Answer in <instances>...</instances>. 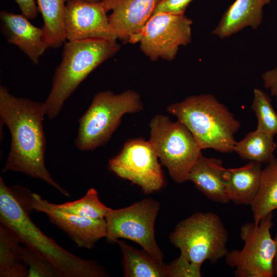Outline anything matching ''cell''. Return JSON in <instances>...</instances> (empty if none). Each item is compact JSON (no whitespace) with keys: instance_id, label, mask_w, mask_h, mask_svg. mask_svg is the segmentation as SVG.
I'll return each mask as SVG.
<instances>
[{"instance_id":"cell-1","label":"cell","mask_w":277,"mask_h":277,"mask_svg":"<svg viewBox=\"0 0 277 277\" xmlns=\"http://www.w3.org/2000/svg\"><path fill=\"white\" fill-rule=\"evenodd\" d=\"M45 115L44 102L15 96L6 87L0 86L1 122L8 127L11 137L3 172L10 170L40 179L69 197V193L52 179L45 165Z\"/></svg>"},{"instance_id":"cell-2","label":"cell","mask_w":277,"mask_h":277,"mask_svg":"<svg viewBox=\"0 0 277 277\" xmlns=\"http://www.w3.org/2000/svg\"><path fill=\"white\" fill-rule=\"evenodd\" d=\"M0 222L25 246L48 260L62 277H106L108 274L97 262L81 259L45 235L29 217L11 188L0 177Z\"/></svg>"},{"instance_id":"cell-3","label":"cell","mask_w":277,"mask_h":277,"mask_svg":"<svg viewBox=\"0 0 277 277\" xmlns=\"http://www.w3.org/2000/svg\"><path fill=\"white\" fill-rule=\"evenodd\" d=\"M167 110L189 129L202 150L212 149L223 153L233 151L240 123L214 95L190 96L170 104Z\"/></svg>"},{"instance_id":"cell-4","label":"cell","mask_w":277,"mask_h":277,"mask_svg":"<svg viewBox=\"0 0 277 277\" xmlns=\"http://www.w3.org/2000/svg\"><path fill=\"white\" fill-rule=\"evenodd\" d=\"M120 48L117 42L98 38L65 42L62 61L55 70L51 91L44 102L48 118L57 116L81 83L98 66L115 55Z\"/></svg>"},{"instance_id":"cell-5","label":"cell","mask_w":277,"mask_h":277,"mask_svg":"<svg viewBox=\"0 0 277 277\" xmlns=\"http://www.w3.org/2000/svg\"><path fill=\"white\" fill-rule=\"evenodd\" d=\"M143 109L140 94L127 89L119 93L110 90L96 93L90 105L78 120L74 144L83 151H93L110 138L127 113H136Z\"/></svg>"},{"instance_id":"cell-6","label":"cell","mask_w":277,"mask_h":277,"mask_svg":"<svg viewBox=\"0 0 277 277\" xmlns=\"http://www.w3.org/2000/svg\"><path fill=\"white\" fill-rule=\"evenodd\" d=\"M180 255L202 266L216 263L228 252L227 231L220 216L211 212H195L179 222L169 236Z\"/></svg>"},{"instance_id":"cell-7","label":"cell","mask_w":277,"mask_h":277,"mask_svg":"<svg viewBox=\"0 0 277 277\" xmlns=\"http://www.w3.org/2000/svg\"><path fill=\"white\" fill-rule=\"evenodd\" d=\"M149 141L161 165L174 182L187 181L189 173L202 155L200 146L189 129L181 122L157 114L149 123Z\"/></svg>"},{"instance_id":"cell-8","label":"cell","mask_w":277,"mask_h":277,"mask_svg":"<svg viewBox=\"0 0 277 277\" xmlns=\"http://www.w3.org/2000/svg\"><path fill=\"white\" fill-rule=\"evenodd\" d=\"M272 212L259 223L248 222L241 227L240 237L244 242L241 249L228 251L226 264L234 269L236 277H273V261L275 245L270 230Z\"/></svg>"},{"instance_id":"cell-9","label":"cell","mask_w":277,"mask_h":277,"mask_svg":"<svg viewBox=\"0 0 277 277\" xmlns=\"http://www.w3.org/2000/svg\"><path fill=\"white\" fill-rule=\"evenodd\" d=\"M160 209L159 202L145 198L121 209H111L105 217L106 238L115 243L120 239L133 241L160 260L164 254L156 243L154 225Z\"/></svg>"},{"instance_id":"cell-10","label":"cell","mask_w":277,"mask_h":277,"mask_svg":"<svg viewBox=\"0 0 277 277\" xmlns=\"http://www.w3.org/2000/svg\"><path fill=\"white\" fill-rule=\"evenodd\" d=\"M158 159L149 141L133 138L127 141L120 152L109 160L108 168L148 194L160 190L165 184Z\"/></svg>"},{"instance_id":"cell-11","label":"cell","mask_w":277,"mask_h":277,"mask_svg":"<svg viewBox=\"0 0 277 277\" xmlns=\"http://www.w3.org/2000/svg\"><path fill=\"white\" fill-rule=\"evenodd\" d=\"M191 19L184 14L161 12L153 15L139 34L141 51L150 61L160 58L171 61L180 46L191 42Z\"/></svg>"},{"instance_id":"cell-12","label":"cell","mask_w":277,"mask_h":277,"mask_svg":"<svg viewBox=\"0 0 277 277\" xmlns=\"http://www.w3.org/2000/svg\"><path fill=\"white\" fill-rule=\"evenodd\" d=\"M24 196L22 205L28 212L35 210L44 213L52 224L66 233L79 247L92 249L99 240L106 238L105 219H93L64 212L56 204L28 190Z\"/></svg>"},{"instance_id":"cell-13","label":"cell","mask_w":277,"mask_h":277,"mask_svg":"<svg viewBox=\"0 0 277 277\" xmlns=\"http://www.w3.org/2000/svg\"><path fill=\"white\" fill-rule=\"evenodd\" d=\"M104 6L101 2L69 0L66 4L64 23L67 39L90 38L117 42Z\"/></svg>"},{"instance_id":"cell-14","label":"cell","mask_w":277,"mask_h":277,"mask_svg":"<svg viewBox=\"0 0 277 277\" xmlns=\"http://www.w3.org/2000/svg\"><path fill=\"white\" fill-rule=\"evenodd\" d=\"M161 0H103L117 39L135 44L144 27Z\"/></svg>"},{"instance_id":"cell-15","label":"cell","mask_w":277,"mask_h":277,"mask_svg":"<svg viewBox=\"0 0 277 277\" xmlns=\"http://www.w3.org/2000/svg\"><path fill=\"white\" fill-rule=\"evenodd\" d=\"M24 15L3 10L1 29L7 41L17 46L35 65L48 46L42 28L32 25Z\"/></svg>"},{"instance_id":"cell-16","label":"cell","mask_w":277,"mask_h":277,"mask_svg":"<svg viewBox=\"0 0 277 277\" xmlns=\"http://www.w3.org/2000/svg\"><path fill=\"white\" fill-rule=\"evenodd\" d=\"M270 2V0H235L223 14L212 34L223 39L247 27L257 29L262 22L263 7Z\"/></svg>"},{"instance_id":"cell-17","label":"cell","mask_w":277,"mask_h":277,"mask_svg":"<svg viewBox=\"0 0 277 277\" xmlns=\"http://www.w3.org/2000/svg\"><path fill=\"white\" fill-rule=\"evenodd\" d=\"M225 169L221 159L202 155L190 170L187 181L211 201L226 204L230 201L224 177Z\"/></svg>"},{"instance_id":"cell-18","label":"cell","mask_w":277,"mask_h":277,"mask_svg":"<svg viewBox=\"0 0 277 277\" xmlns=\"http://www.w3.org/2000/svg\"><path fill=\"white\" fill-rule=\"evenodd\" d=\"M262 166L249 161L240 167L225 168L224 177L230 202L237 205H251L259 189Z\"/></svg>"},{"instance_id":"cell-19","label":"cell","mask_w":277,"mask_h":277,"mask_svg":"<svg viewBox=\"0 0 277 277\" xmlns=\"http://www.w3.org/2000/svg\"><path fill=\"white\" fill-rule=\"evenodd\" d=\"M123 256L126 277H168L167 265L145 250H139L120 239L116 241Z\"/></svg>"},{"instance_id":"cell-20","label":"cell","mask_w":277,"mask_h":277,"mask_svg":"<svg viewBox=\"0 0 277 277\" xmlns=\"http://www.w3.org/2000/svg\"><path fill=\"white\" fill-rule=\"evenodd\" d=\"M43 19L42 27L48 48L60 47L67 39L64 16L65 5L69 0H36Z\"/></svg>"},{"instance_id":"cell-21","label":"cell","mask_w":277,"mask_h":277,"mask_svg":"<svg viewBox=\"0 0 277 277\" xmlns=\"http://www.w3.org/2000/svg\"><path fill=\"white\" fill-rule=\"evenodd\" d=\"M250 206L255 223L277 209V159L262 169L259 189Z\"/></svg>"},{"instance_id":"cell-22","label":"cell","mask_w":277,"mask_h":277,"mask_svg":"<svg viewBox=\"0 0 277 277\" xmlns=\"http://www.w3.org/2000/svg\"><path fill=\"white\" fill-rule=\"evenodd\" d=\"M274 136L256 129L236 142L233 151L243 160L267 164L275 157Z\"/></svg>"},{"instance_id":"cell-23","label":"cell","mask_w":277,"mask_h":277,"mask_svg":"<svg viewBox=\"0 0 277 277\" xmlns=\"http://www.w3.org/2000/svg\"><path fill=\"white\" fill-rule=\"evenodd\" d=\"M17 237L8 228L0 226V276L26 277L28 269L20 255Z\"/></svg>"},{"instance_id":"cell-24","label":"cell","mask_w":277,"mask_h":277,"mask_svg":"<svg viewBox=\"0 0 277 277\" xmlns=\"http://www.w3.org/2000/svg\"><path fill=\"white\" fill-rule=\"evenodd\" d=\"M56 206L64 212L93 219H105L112 209L101 201L98 192L94 188L88 189L79 200Z\"/></svg>"},{"instance_id":"cell-25","label":"cell","mask_w":277,"mask_h":277,"mask_svg":"<svg viewBox=\"0 0 277 277\" xmlns=\"http://www.w3.org/2000/svg\"><path fill=\"white\" fill-rule=\"evenodd\" d=\"M251 108L256 117V129L274 136L277 135V113L268 95L260 89H254Z\"/></svg>"},{"instance_id":"cell-26","label":"cell","mask_w":277,"mask_h":277,"mask_svg":"<svg viewBox=\"0 0 277 277\" xmlns=\"http://www.w3.org/2000/svg\"><path fill=\"white\" fill-rule=\"evenodd\" d=\"M22 261L28 269L27 277H54L58 275L53 265L33 250L21 246Z\"/></svg>"},{"instance_id":"cell-27","label":"cell","mask_w":277,"mask_h":277,"mask_svg":"<svg viewBox=\"0 0 277 277\" xmlns=\"http://www.w3.org/2000/svg\"><path fill=\"white\" fill-rule=\"evenodd\" d=\"M168 277H201V266L195 265L180 255L167 265Z\"/></svg>"},{"instance_id":"cell-28","label":"cell","mask_w":277,"mask_h":277,"mask_svg":"<svg viewBox=\"0 0 277 277\" xmlns=\"http://www.w3.org/2000/svg\"><path fill=\"white\" fill-rule=\"evenodd\" d=\"M192 1L161 0L155 9L152 15L161 12L174 14H184L187 7Z\"/></svg>"},{"instance_id":"cell-29","label":"cell","mask_w":277,"mask_h":277,"mask_svg":"<svg viewBox=\"0 0 277 277\" xmlns=\"http://www.w3.org/2000/svg\"><path fill=\"white\" fill-rule=\"evenodd\" d=\"M23 15L29 19L35 18L39 12L35 0H14Z\"/></svg>"},{"instance_id":"cell-30","label":"cell","mask_w":277,"mask_h":277,"mask_svg":"<svg viewBox=\"0 0 277 277\" xmlns=\"http://www.w3.org/2000/svg\"><path fill=\"white\" fill-rule=\"evenodd\" d=\"M264 87L269 89L277 102V68L267 71L262 75Z\"/></svg>"},{"instance_id":"cell-31","label":"cell","mask_w":277,"mask_h":277,"mask_svg":"<svg viewBox=\"0 0 277 277\" xmlns=\"http://www.w3.org/2000/svg\"><path fill=\"white\" fill-rule=\"evenodd\" d=\"M273 239L275 245V251L273 261V272L274 276H277V233Z\"/></svg>"},{"instance_id":"cell-32","label":"cell","mask_w":277,"mask_h":277,"mask_svg":"<svg viewBox=\"0 0 277 277\" xmlns=\"http://www.w3.org/2000/svg\"><path fill=\"white\" fill-rule=\"evenodd\" d=\"M82 1L89 2H96V3H97V2H101L103 0H82Z\"/></svg>"}]
</instances>
